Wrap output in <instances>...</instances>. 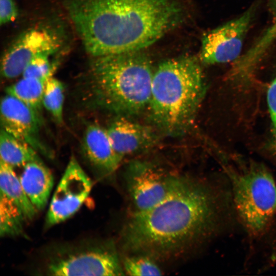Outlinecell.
<instances>
[{"label":"cell","mask_w":276,"mask_h":276,"mask_svg":"<svg viewBox=\"0 0 276 276\" xmlns=\"http://www.w3.org/2000/svg\"><path fill=\"white\" fill-rule=\"evenodd\" d=\"M267 101L272 127L271 147L273 152L276 155V75L268 87Z\"/></svg>","instance_id":"cell-22"},{"label":"cell","mask_w":276,"mask_h":276,"mask_svg":"<svg viewBox=\"0 0 276 276\" xmlns=\"http://www.w3.org/2000/svg\"><path fill=\"white\" fill-rule=\"evenodd\" d=\"M222 165L241 224L249 237H263L276 216V183L272 174L265 166L255 162Z\"/></svg>","instance_id":"cell-5"},{"label":"cell","mask_w":276,"mask_h":276,"mask_svg":"<svg viewBox=\"0 0 276 276\" xmlns=\"http://www.w3.org/2000/svg\"><path fill=\"white\" fill-rule=\"evenodd\" d=\"M54 68L49 60V56L40 55L29 63L21 76L23 77L48 79L53 76Z\"/></svg>","instance_id":"cell-21"},{"label":"cell","mask_w":276,"mask_h":276,"mask_svg":"<svg viewBox=\"0 0 276 276\" xmlns=\"http://www.w3.org/2000/svg\"><path fill=\"white\" fill-rule=\"evenodd\" d=\"M206 89L196 59L182 56L164 61L153 74L147 107L151 122L164 134L183 135L194 123Z\"/></svg>","instance_id":"cell-4"},{"label":"cell","mask_w":276,"mask_h":276,"mask_svg":"<svg viewBox=\"0 0 276 276\" xmlns=\"http://www.w3.org/2000/svg\"><path fill=\"white\" fill-rule=\"evenodd\" d=\"M45 272L50 275H125L118 254L109 243L60 249L48 259Z\"/></svg>","instance_id":"cell-6"},{"label":"cell","mask_w":276,"mask_h":276,"mask_svg":"<svg viewBox=\"0 0 276 276\" xmlns=\"http://www.w3.org/2000/svg\"><path fill=\"white\" fill-rule=\"evenodd\" d=\"M2 128L36 150L45 151L39 137L40 114L17 98L7 95L1 103Z\"/></svg>","instance_id":"cell-11"},{"label":"cell","mask_w":276,"mask_h":276,"mask_svg":"<svg viewBox=\"0 0 276 276\" xmlns=\"http://www.w3.org/2000/svg\"><path fill=\"white\" fill-rule=\"evenodd\" d=\"M83 143L86 156L96 167L107 174L119 168L123 158L114 149L106 129L97 124L89 125Z\"/></svg>","instance_id":"cell-13"},{"label":"cell","mask_w":276,"mask_h":276,"mask_svg":"<svg viewBox=\"0 0 276 276\" xmlns=\"http://www.w3.org/2000/svg\"><path fill=\"white\" fill-rule=\"evenodd\" d=\"M91 188V179L76 159L72 157L51 199L46 226L58 224L73 216L87 198Z\"/></svg>","instance_id":"cell-10"},{"label":"cell","mask_w":276,"mask_h":276,"mask_svg":"<svg viewBox=\"0 0 276 276\" xmlns=\"http://www.w3.org/2000/svg\"><path fill=\"white\" fill-rule=\"evenodd\" d=\"M93 57L141 51L180 22L176 0H58Z\"/></svg>","instance_id":"cell-2"},{"label":"cell","mask_w":276,"mask_h":276,"mask_svg":"<svg viewBox=\"0 0 276 276\" xmlns=\"http://www.w3.org/2000/svg\"><path fill=\"white\" fill-rule=\"evenodd\" d=\"M13 168L1 161V192L16 205L26 219H32L36 214L37 210L26 194L19 176H17Z\"/></svg>","instance_id":"cell-15"},{"label":"cell","mask_w":276,"mask_h":276,"mask_svg":"<svg viewBox=\"0 0 276 276\" xmlns=\"http://www.w3.org/2000/svg\"><path fill=\"white\" fill-rule=\"evenodd\" d=\"M0 154L1 161L13 168L22 167L29 162L41 160L33 147L2 128L0 134Z\"/></svg>","instance_id":"cell-16"},{"label":"cell","mask_w":276,"mask_h":276,"mask_svg":"<svg viewBox=\"0 0 276 276\" xmlns=\"http://www.w3.org/2000/svg\"><path fill=\"white\" fill-rule=\"evenodd\" d=\"M22 168L19 176L22 187L37 211L42 210L52 190L53 175L41 160L29 162Z\"/></svg>","instance_id":"cell-14"},{"label":"cell","mask_w":276,"mask_h":276,"mask_svg":"<svg viewBox=\"0 0 276 276\" xmlns=\"http://www.w3.org/2000/svg\"><path fill=\"white\" fill-rule=\"evenodd\" d=\"M230 200L209 182L185 177L158 204L131 213L123 229V247L154 260L182 256L219 231Z\"/></svg>","instance_id":"cell-1"},{"label":"cell","mask_w":276,"mask_h":276,"mask_svg":"<svg viewBox=\"0 0 276 276\" xmlns=\"http://www.w3.org/2000/svg\"><path fill=\"white\" fill-rule=\"evenodd\" d=\"M63 83L53 76L47 82L42 98V105L52 114L55 121H63L64 101Z\"/></svg>","instance_id":"cell-19"},{"label":"cell","mask_w":276,"mask_h":276,"mask_svg":"<svg viewBox=\"0 0 276 276\" xmlns=\"http://www.w3.org/2000/svg\"><path fill=\"white\" fill-rule=\"evenodd\" d=\"M17 9L13 0H0V22L6 24L14 20L17 15Z\"/></svg>","instance_id":"cell-23"},{"label":"cell","mask_w":276,"mask_h":276,"mask_svg":"<svg viewBox=\"0 0 276 276\" xmlns=\"http://www.w3.org/2000/svg\"><path fill=\"white\" fill-rule=\"evenodd\" d=\"M140 51L93 57L86 88L94 105L126 117L147 108L154 71Z\"/></svg>","instance_id":"cell-3"},{"label":"cell","mask_w":276,"mask_h":276,"mask_svg":"<svg viewBox=\"0 0 276 276\" xmlns=\"http://www.w3.org/2000/svg\"><path fill=\"white\" fill-rule=\"evenodd\" d=\"M125 272L129 275H160L163 271L151 258L139 254L126 256L123 261Z\"/></svg>","instance_id":"cell-20"},{"label":"cell","mask_w":276,"mask_h":276,"mask_svg":"<svg viewBox=\"0 0 276 276\" xmlns=\"http://www.w3.org/2000/svg\"><path fill=\"white\" fill-rule=\"evenodd\" d=\"M49 79L22 77L20 80L6 88V93L19 100L40 114L43 106L45 86Z\"/></svg>","instance_id":"cell-17"},{"label":"cell","mask_w":276,"mask_h":276,"mask_svg":"<svg viewBox=\"0 0 276 276\" xmlns=\"http://www.w3.org/2000/svg\"><path fill=\"white\" fill-rule=\"evenodd\" d=\"M256 9L253 5L240 16L205 33L201 40V62L214 64L238 59Z\"/></svg>","instance_id":"cell-8"},{"label":"cell","mask_w":276,"mask_h":276,"mask_svg":"<svg viewBox=\"0 0 276 276\" xmlns=\"http://www.w3.org/2000/svg\"><path fill=\"white\" fill-rule=\"evenodd\" d=\"M60 36L52 30L35 28L21 34L5 53L1 73L6 78L22 75L29 63L40 55L50 56L61 48Z\"/></svg>","instance_id":"cell-9"},{"label":"cell","mask_w":276,"mask_h":276,"mask_svg":"<svg viewBox=\"0 0 276 276\" xmlns=\"http://www.w3.org/2000/svg\"><path fill=\"white\" fill-rule=\"evenodd\" d=\"M26 219L19 209L2 192H0V235L1 237L21 235Z\"/></svg>","instance_id":"cell-18"},{"label":"cell","mask_w":276,"mask_h":276,"mask_svg":"<svg viewBox=\"0 0 276 276\" xmlns=\"http://www.w3.org/2000/svg\"><path fill=\"white\" fill-rule=\"evenodd\" d=\"M185 177L167 172L151 163L131 162L127 169L126 183L134 211L146 210L158 204Z\"/></svg>","instance_id":"cell-7"},{"label":"cell","mask_w":276,"mask_h":276,"mask_svg":"<svg viewBox=\"0 0 276 276\" xmlns=\"http://www.w3.org/2000/svg\"><path fill=\"white\" fill-rule=\"evenodd\" d=\"M106 128L112 145L123 158L154 146L158 141L154 129L119 116Z\"/></svg>","instance_id":"cell-12"}]
</instances>
